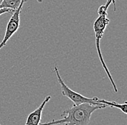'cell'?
I'll list each match as a JSON object with an SVG mask.
<instances>
[{
  "instance_id": "cell-8",
  "label": "cell",
  "mask_w": 127,
  "mask_h": 125,
  "mask_svg": "<svg viewBox=\"0 0 127 125\" xmlns=\"http://www.w3.org/2000/svg\"><path fill=\"white\" fill-rule=\"evenodd\" d=\"M107 1H111L112 3H113V10L114 11H116V2H115V0H107Z\"/></svg>"
},
{
  "instance_id": "cell-6",
  "label": "cell",
  "mask_w": 127,
  "mask_h": 125,
  "mask_svg": "<svg viewBox=\"0 0 127 125\" xmlns=\"http://www.w3.org/2000/svg\"><path fill=\"white\" fill-rule=\"evenodd\" d=\"M21 1L22 0H3L0 4V9L6 8L15 11L20 6Z\"/></svg>"
},
{
  "instance_id": "cell-1",
  "label": "cell",
  "mask_w": 127,
  "mask_h": 125,
  "mask_svg": "<svg viewBox=\"0 0 127 125\" xmlns=\"http://www.w3.org/2000/svg\"><path fill=\"white\" fill-rule=\"evenodd\" d=\"M107 106L93 105L91 103H82L73 105L66 109L61 115L62 119L52 120L46 123H40L39 125H89L91 116L96 110L106 108Z\"/></svg>"
},
{
  "instance_id": "cell-5",
  "label": "cell",
  "mask_w": 127,
  "mask_h": 125,
  "mask_svg": "<svg viewBox=\"0 0 127 125\" xmlns=\"http://www.w3.org/2000/svg\"><path fill=\"white\" fill-rule=\"evenodd\" d=\"M50 99H51V96L47 95L39 106L28 115L25 125H39L41 121V117H42L43 109L46 105V103L50 101Z\"/></svg>"
},
{
  "instance_id": "cell-9",
  "label": "cell",
  "mask_w": 127,
  "mask_h": 125,
  "mask_svg": "<svg viewBox=\"0 0 127 125\" xmlns=\"http://www.w3.org/2000/svg\"><path fill=\"white\" fill-rule=\"evenodd\" d=\"M37 1H38V2H40H40H42V0H37Z\"/></svg>"
},
{
  "instance_id": "cell-7",
  "label": "cell",
  "mask_w": 127,
  "mask_h": 125,
  "mask_svg": "<svg viewBox=\"0 0 127 125\" xmlns=\"http://www.w3.org/2000/svg\"><path fill=\"white\" fill-rule=\"evenodd\" d=\"M14 12V10H12L10 9H6V8H1L0 9V15L4 14V13H9V14H12V12Z\"/></svg>"
},
{
  "instance_id": "cell-10",
  "label": "cell",
  "mask_w": 127,
  "mask_h": 125,
  "mask_svg": "<svg viewBox=\"0 0 127 125\" xmlns=\"http://www.w3.org/2000/svg\"><path fill=\"white\" fill-rule=\"evenodd\" d=\"M2 1H3V0H0V4H1V3Z\"/></svg>"
},
{
  "instance_id": "cell-2",
  "label": "cell",
  "mask_w": 127,
  "mask_h": 125,
  "mask_svg": "<svg viewBox=\"0 0 127 125\" xmlns=\"http://www.w3.org/2000/svg\"><path fill=\"white\" fill-rule=\"evenodd\" d=\"M54 72L56 75L57 80L59 81V83L60 84L61 89H62V95L67 97L69 99H70L71 101L74 103V105H80L82 103H91L93 105H100V106H107L113 108H116L118 109L121 110L124 114H127V102L125 101L123 104L119 103L115 101H108L104 99H100L97 97L94 98H87L79 93H77L74 90H72L71 88H69L66 85L63 79L62 78L58 70L57 65L55 64L54 66Z\"/></svg>"
},
{
  "instance_id": "cell-4",
  "label": "cell",
  "mask_w": 127,
  "mask_h": 125,
  "mask_svg": "<svg viewBox=\"0 0 127 125\" xmlns=\"http://www.w3.org/2000/svg\"><path fill=\"white\" fill-rule=\"evenodd\" d=\"M25 1H26V0H22V1H21V3H20L18 8L12 12V16H11L9 22H8L7 25L6 32H5L4 39L1 41V42L0 43V50L3 47L6 46L8 41L10 39V38L19 29L20 25V13H21V10L23 9V7L24 3Z\"/></svg>"
},
{
  "instance_id": "cell-11",
  "label": "cell",
  "mask_w": 127,
  "mask_h": 125,
  "mask_svg": "<svg viewBox=\"0 0 127 125\" xmlns=\"http://www.w3.org/2000/svg\"></svg>"
},
{
  "instance_id": "cell-3",
  "label": "cell",
  "mask_w": 127,
  "mask_h": 125,
  "mask_svg": "<svg viewBox=\"0 0 127 125\" xmlns=\"http://www.w3.org/2000/svg\"><path fill=\"white\" fill-rule=\"evenodd\" d=\"M112 3L110 1H107L105 5H101L100 7L97 9V13H98V17L95 20L93 24V29H94V32H95V46H96V49L97 51V54L99 56L100 61L101 62V64L103 66L104 70L105 71L107 76L108 79L110 80L111 85L113 87L114 92L117 93L118 92V89L116 85V83L113 81V79L111 76L110 71L108 70L105 63L104 62V59L103 58V56L101 54V50H100V40L103 38V35L106 29V27L108 26V25L110 23V20L108 18V13H107V10L108 8L109 7V6L111 5Z\"/></svg>"
}]
</instances>
